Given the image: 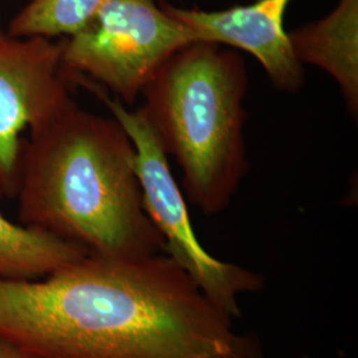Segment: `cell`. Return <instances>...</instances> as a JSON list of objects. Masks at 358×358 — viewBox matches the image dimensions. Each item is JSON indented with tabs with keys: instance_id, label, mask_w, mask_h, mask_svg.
<instances>
[{
	"instance_id": "cell-10",
	"label": "cell",
	"mask_w": 358,
	"mask_h": 358,
	"mask_svg": "<svg viewBox=\"0 0 358 358\" xmlns=\"http://www.w3.org/2000/svg\"><path fill=\"white\" fill-rule=\"evenodd\" d=\"M105 0H31L6 31L15 38H68L87 26Z\"/></svg>"
},
{
	"instance_id": "cell-7",
	"label": "cell",
	"mask_w": 358,
	"mask_h": 358,
	"mask_svg": "<svg viewBox=\"0 0 358 358\" xmlns=\"http://www.w3.org/2000/svg\"><path fill=\"white\" fill-rule=\"evenodd\" d=\"M289 3L291 0H256L222 11H201L161 0L164 10L192 29L198 40L251 53L278 90L296 92L303 85L304 71L284 29Z\"/></svg>"
},
{
	"instance_id": "cell-2",
	"label": "cell",
	"mask_w": 358,
	"mask_h": 358,
	"mask_svg": "<svg viewBox=\"0 0 358 358\" xmlns=\"http://www.w3.org/2000/svg\"><path fill=\"white\" fill-rule=\"evenodd\" d=\"M28 133L15 196L22 224L78 244L90 255L166 254L143 206L136 148L115 118L75 103Z\"/></svg>"
},
{
	"instance_id": "cell-9",
	"label": "cell",
	"mask_w": 358,
	"mask_h": 358,
	"mask_svg": "<svg viewBox=\"0 0 358 358\" xmlns=\"http://www.w3.org/2000/svg\"><path fill=\"white\" fill-rule=\"evenodd\" d=\"M90 255L81 245L0 213V278L36 280Z\"/></svg>"
},
{
	"instance_id": "cell-6",
	"label": "cell",
	"mask_w": 358,
	"mask_h": 358,
	"mask_svg": "<svg viewBox=\"0 0 358 358\" xmlns=\"http://www.w3.org/2000/svg\"><path fill=\"white\" fill-rule=\"evenodd\" d=\"M62 71V41L0 36V198H15L22 133L36 130L71 108Z\"/></svg>"
},
{
	"instance_id": "cell-4",
	"label": "cell",
	"mask_w": 358,
	"mask_h": 358,
	"mask_svg": "<svg viewBox=\"0 0 358 358\" xmlns=\"http://www.w3.org/2000/svg\"><path fill=\"white\" fill-rule=\"evenodd\" d=\"M196 40L161 0H105L87 26L60 38L62 71L69 84L87 80L133 105L167 57Z\"/></svg>"
},
{
	"instance_id": "cell-5",
	"label": "cell",
	"mask_w": 358,
	"mask_h": 358,
	"mask_svg": "<svg viewBox=\"0 0 358 358\" xmlns=\"http://www.w3.org/2000/svg\"><path fill=\"white\" fill-rule=\"evenodd\" d=\"M76 84L90 90L108 108L133 141L143 206L165 242L166 255L189 273L217 309L232 320L239 319L241 297L259 292L264 287L263 278L251 269L219 260L199 243L185 196L170 171L166 153L141 110H129L127 105L90 81L77 80Z\"/></svg>"
},
{
	"instance_id": "cell-12",
	"label": "cell",
	"mask_w": 358,
	"mask_h": 358,
	"mask_svg": "<svg viewBox=\"0 0 358 358\" xmlns=\"http://www.w3.org/2000/svg\"><path fill=\"white\" fill-rule=\"evenodd\" d=\"M6 34V31H4V28L1 26V16H0V36H3Z\"/></svg>"
},
{
	"instance_id": "cell-3",
	"label": "cell",
	"mask_w": 358,
	"mask_h": 358,
	"mask_svg": "<svg viewBox=\"0 0 358 358\" xmlns=\"http://www.w3.org/2000/svg\"><path fill=\"white\" fill-rule=\"evenodd\" d=\"M247 87L241 55L196 40L167 57L142 92V115L178 165L189 201L206 215L230 205L248 170Z\"/></svg>"
},
{
	"instance_id": "cell-11",
	"label": "cell",
	"mask_w": 358,
	"mask_h": 358,
	"mask_svg": "<svg viewBox=\"0 0 358 358\" xmlns=\"http://www.w3.org/2000/svg\"><path fill=\"white\" fill-rule=\"evenodd\" d=\"M0 358H35L11 343L0 338Z\"/></svg>"
},
{
	"instance_id": "cell-8",
	"label": "cell",
	"mask_w": 358,
	"mask_h": 358,
	"mask_svg": "<svg viewBox=\"0 0 358 358\" xmlns=\"http://www.w3.org/2000/svg\"><path fill=\"white\" fill-rule=\"evenodd\" d=\"M296 59L327 71L352 115L358 112V0H340L320 22L288 34Z\"/></svg>"
},
{
	"instance_id": "cell-1",
	"label": "cell",
	"mask_w": 358,
	"mask_h": 358,
	"mask_svg": "<svg viewBox=\"0 0 358 358\" xmlns=\"http://www.w3.org/2000/svg\"><path fill=\"white\" fill-rule=\"evenodd\" d=\"M0 338L35 358H263L166 254L0 278Z\"/></svg>"
}]
</instances>
